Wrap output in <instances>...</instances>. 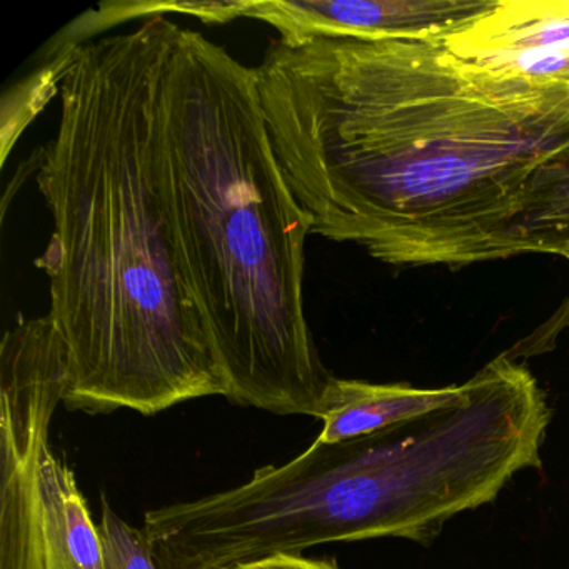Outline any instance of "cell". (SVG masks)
Returning <instances> with one entry per match:
<instances>
[{"label": "cell", "instance_id": "6da1fadb", "mask_svg": "<svg viewBox=\"0 0 569 569\" xmlns=\"http://www.w3.org/2000/svg\"><path fill=\"white\" fill-rule=\"evenodd\" d=\"M269 138L311 234L395 266L509 259L532 172L569 146V89L496 88L441 41H272Z\"/></svg>", "mask_w": 569, "mask_h": 569}, {"label": "cell", "instance_id": "7a4b0ae2", "mask_svg": "<svg viewBox=\"0 0 569 569\" xmlns=\"http://www.w3.org/2000/svg\"><path fill=\"white\" fill-rule=\"evenodd\" d=\"M174 22L79 46L59 82L56 138L36 181L51 241L36 261L66 352L64 405L158 415L226 396L164 194L162 81Z\"/></svg>", "mask_w": 569, "mask_h": 569}, {"label": "cell", "instance_id": "3957f363", "mask_svg": "<svg viewBox=\"0 0 569 569\" xmlns=\"http://www.w3.org/2000/svg\"><path fill=\"white\" fill-rule=\"evenodd\" d=\"M169 219L226 398L319 418L335 376L305 302L311 221L269 138L256 69L174 24L162 81Z\"/></svg>", "mask_w": 569, "mask_h": 569}, {"label": "cell", "instance_id": "277c9868", "mask_svg": "<svg viewBox=\"0 0 569 569\" xmlns=\"http://www.w3.org/2000/svg\"><path fill=\"white\" fill-rule=\"evenodd\" d=\"M441 42L459 68L488 84L569 89V0H498Z\"/></svg>", "mask_w": 569, "mask_h": 569}, {"label": "cell", "instance_id": "5b68a950", "mask_svg": "<svg viewBox=\"0 0 569 569\" xmlns=\"http://www.w3.org/2000/svg\"><path fill=\"white\" fill-rule=\"evenodd\" d=\"M498 0H244L242 18L264 22L278 41H442Z\"/></svg>", "mask_w": 569, "mask_h": 569}, {"label": "cell", "instance_id": "8992f818", "mask_svg": "<svg viewBox=\"0 0 569 569\" xmlns=\"http://www.w3.org/2000/svg\"><path fill=\"white\" fill-rule=\"evenodd\" d=\"M465 385L422 389L406 382L375 385L356 379H332L322 406L318 441L342 442L375 435L399 422L438 411L458 401Z\"/></svg>", "mask_w": 569, "mask_h": 569}, {"label": "cell", "instance_id": "52a82bcc", "mask_svg": "<svg viewBox=\"0 0 569 569\" xmlns=\"http://www.w3.org/2000/svg\"><path fill=\"white\" fill-rule=\"evenodd\" d=\"M38 489L44 569H106L101 529L74 472L49 446L39 459Z\"/></svg>", "mask_w": 569, "mask_h": 569}, {"label": "cell", "instance_id": "ba28073f", "mask_svg": "<svg viewBox=\"0 0 569 569\" xmlns=\"http://www.w3.org/2000/svg\"><path fill=\"white\" fill-rule=\"evenodd\" d=\"M509 258L555 254L569 261V146L538 166L506 234Z\"/></svg>", "mask_w": 569, "mask_h": 569}, {"label": "cell", "instance_id": "9c48e42d", "mask_svg": "<svg viewBox=\"0 0 569 569\" xmlns=\"http://www.w3.org/2000/svg\"><path fill=\"white\" fill-rule=\"evenodd\" d=\"M106 569H161L144 529L128 525L102 499L101 525Z\"/></svg>", "mask_w": 569, "mask_h": 569}, {"label": "cell", "instance_id": "30bf717a", "mask_svg": "<svg viewBox=\"0 0 569 569\" xmlns=\"http://www.w3.org/2000/svg\"><path fill=\"white\" fill-rule=\"evenodd\" d=\"M228 569H341L332 559H311L302 555H279L241 562Z\"/></svg>", "mask_w": 569, "mask_h": 569}]
</instances>
